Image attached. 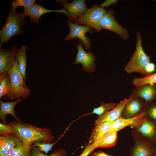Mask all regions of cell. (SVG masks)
Returning <instances> with one entry per match:
<instances>
[{"instance_id":"2","label":"cell","mask_w":156,"mask_h":156,"mask_svg":"<svg viewBox=\"0 0 156 156\" xmlns=\"http://www.w3.org/2000/svg\"><path fill=\"white\" fill-rule=\"evenodd\" d=\"M136 46L133 56L126 64L124 68L128 74L138 73L145 76L149 74L148 67L151 63L150 57L144 52L142 46L141 36L139 32L136 34Z\"/></svg>"},{"instance_id":"35","label":"cell","mask_w":156,"mask_h":156,"mask_svg":"<svg viewBox=\"0 0 156 156\" xmlns=\"http://www.w3.org/2000/svg\"><path fill=\"white\" fill-rule=\"evenodd\" d=\"M151 156H156V153H155V154H154Z\"/></svg>"},{"instance_id":"22","label":"cell","mask_w":156,"mask_h":156,"mask_svg":"<svg viewBox=\"0 0 156 156\" xmlns=\"http://www.w3.org/2000/svg\"><path fill=\"white\" fill-rule=\"evenodd\" d=\"M29 47L25 45H21V47L18 48L16 54V59L18 62L19 70L26 83V60L27 56L26 51Z\"/></svg>"},{"instance_id":"16","label":"cell","mask_w":156,"mask_h":156,"mask_svg":"<svg viewBox=\"0 0 156 156\" xmlns=\"http://www.w3.org/2000/svg\"><path fill=\"white\" fill-rule=\"evenodd\" d=\"M145 103L144 100L140 97L131 98L125 105L121 116L125 118L134 116L142 111Z\"/></svg>"},{"instance_id":"27","label":"cell","mask_w":156,"mask_h":156,"mask_svg":"<svg viewBox=\"0 0 156 156\" xmlns=\"http://www.w3.org/2000/svg\"><path fill=\"white\" fill-rule=\"evenodd\" d=\"M66 153L65 150L59 148L55 150L51 155H48L40 151L37 146H33L31 152V156H65Z\"/></svg>"},{"instance_id":"34","label":"cell","mask_w":156,"mask_h":156,"mask_svg":"<svg viewBox=\"0 0 156 156\" xmlns=\"http://www.w3.org/2000/svg\"><path fill=\"white\" fill-rule=\"evenodd\" d=\"M92 156H113L112 155L107 154L101 151H98L92 153Z\"/></svg>"},{"instance_id":"10","label":"cell","mask_w":156,"mask_h":156,"mask_svg":"<svg viewBox=\"0 0 156 156\" xmlns=\"http://www.w3.org/2000/svg\"><path fill=\"white\" fill-rule=\"evenodd\" d=\"M57 1L65 9L69 14L68 20L73 22L78 17L82 15L88 9L85 0H74L69 3L68 1Z\"/></svg>"},{"instance_id":"17","label":"cell","mask_w":156,"mask_h":156,"mask_svg":"<svg viewBox=\"0 0 156 156\" xmlns=\"http://www.w3.org/2000/svg\"><path fill=\"white\" fill-rule=\"evenodd\" d=\"M138 131L154 144H156V121L147 116L137 127Z\"/></svg>"},{"instance_id":"21","label":"cell","mask_w":156,"mask_h":156,"mask_svg":"<svg viewBox=\"0 0 156 156\" xmlns=\"http://www.w3.org/2000/svg\"><path fill=\"white\" fill-rule=\"evenodd\" d=\"M112 123L106 122L96 125L92 130L88 144H92L108 132L111 128Z\"/></svg>"},{"instance_id":"3","label":"cell","mask_w":156,"mask_h":156,"mask_svg":"<svg viewBox=\"0 0 156 156\" xmlns=\"http://www.w3.org/2000/svg\"><path fill=\"white\" fill-rule=\"evenodd\" d=\"M25 17L23 12L18 13L10 9L6 17V23L0 30V47L4 43L7 44L12 37L19 36L24 33L21 28L25 25Z\"/></svg>"},{"instance_id":"4","label":"cell","mask_w":156,"mask_h":156,"mask_svg":"<svg viewBox=\"0 0 156 156\" xmlns=\"http://www.w3.org/2000/svg\"><path fill=\"white\" fill-rule=\"evenodd\" d=\"M8 72L10 80V87L9 92L5 96V98L11 101L16 98L27 99L31 90L26 86L16 59L14 65Z\"/></svg>"},{"instance_id":"1","label":"cell","mask_w":156,"mask_h":156,"mask_svg":"<svg viewBox=\"0 0 156 156\" xmlns=\"http://www.w3.org/2000/svg\"><path fill=\"white\" fill-rule=\"evenodd\" d=\"M8 124L14 129V135L27 146H32L36 141L51 143L54 140L51 129L48 128H40L29 123L12 120Z\"/></svg>"},{"instance_id":"18","label":"cell","mask_w":156,"mask_h":156,"mask_svg":"<svg viewBox=\"0 0 156 156\" xmlns=\"http://www.w3.org/2000/svg\"><path fill=\"white\" fill-rule=\"evenodd\" d=\"M22 143L14 134L0 135V156H6L16 146Z\"/></svg>"},{"instance_id":"14","label":"cell","mask_w":156,"mask_h":156,"mask_svg":"<svg viewBox=\"0 0 156 156\" xmlns=\"http://www.w3.org/2000/svg\"><path fill=\"white\" fill-rule=\"evenodd\" d=\"M145 112L142 111L134 116L129 118L120 117L112 122L109 131L118 132L119 130L126 126L132 125L137 127L142 122L146 117Z\"/></svg>"},{"instance_id":"19","label":"cell","mask_w":156,"mask_h":156,"mask_svg":"<svg viewBox=\"0 0 156 156\" xmlns=\"http://www.w3.org/2000/svg\"><path fill=\"white\" fill-rule=\"evenodd\" d=\"M22 101V99L18 98L14 101L3 102L0 100V118L4 124H7L5 120L6 116L9 114L12 115L16 120V121L19 122L22 121L17 116L14 111L15 105Z\"/></svg>"},{"instance_id":"6","label":"cell","mask_w":156,"mask_h":156,"mask_svg":"<svg viewBox=\"0 0 156 156\" xmlns=\"http://www.w3.org/2000/svg\"><path fill=\"white\" fill-rule=\"evenodd\" d=\"M67 25L69 27V32L64 40L68 41L73 39L79 38L85 49L90 51L92 49L90 38L86 37L85 34L87 32L93 34L94 33V31L88 26L78 25L73 23L69 20Z\"/></svg>"},{"instance_id":"11","label":"cell","mask_w":156,"mask_h":156,"mask_svg":"<svg viewBox=\"0 0 156 156\" xmlns=\"http://www.w3.org/2000/svg\"><path fill=\"white\" fill-rule=\"evenodd\" d=\"M18 48L15 45L7 49L0 48V75L7 73L14 65Z\"/></svg>"},{"instance_id":"13","label":"cell","mask_w":156,"mask_h":156,"mask_svg":"<svg viewBox=\"0 0 156 156\" xmlns=\"http://www.w3.org/2000/svg\"><path fill=\"white\" fill-rule=\"evenodd\" d=\"M139 97L145 103L156 100V84H144L136 87L132 91L129 98Z\"/></svg>"},{"instance_id":"12","label":"cell","mask_w":156,"mask_h":156,"mask_svg":"<svg viewBox=\"0 0 156 156\" xmlns=\"http://www.w3.org/2000/svg\"><path fill=\"white\" fill-rule=\"evenodd\" d=\"M25 16H29V19L31 23H35L38 24L39 19L43 14L50 12L62 13L65 14L68 17L69 14L64 8L62 9L52 10L44 8L41 5L37 3H35L31 7L27 8H24L23 12Z\"/></svg>"},{"instance_id":"26","label":"cell","mask_w":156,"mask_h":156,"mask_svg":"<svg viewBox=\"0 0 156 156\" xmlns=\"http://www.w3.org/2000/svg\"><path fill=\"white\" fill-rule=\"evenodd\" d=\"M117 104H118L116 103H105L102 102L99 107L94 108L91 114H96L99 116L101 115L105 112L114 109Z\"/></svg>"},{"instance_id":"7","label":"cell","mask_w":156,"mask_h":156,"mask_svg":"<svg viewBox=\"0 0 156 156\" xmlns=\"http://www.w3.org/2000/svg\"><path fill=\"white\" fill-rule=\"evenodd\" d=\"M115 11L112 9L107 10L101 18L100 25L102 29L112 31L118 34L124 40L129 38L128 31L116 21L114 16Z\"/></svg>"},{"instance_id":"25","label":"cell","mask_w":156,"mask_h":156,"mask_svg":"<svg viewBox=\"0 0 156 156\" xmlns=\"http://www.w3.org/2000/svg\"><path fill=\"white\" fill-rule=\"evenodd\" d=\"M131 83L135 87L144 84H156V72L142 77H134Z\"/></svg>"},{"instance_id":"29","label":"cell","mask_w":156,"mask_h":156,"mask_svg":"<svg viewBox=\"0 0 156 156\" xmlns=\"http://www.w3.org/2000/svg\"><path fill=\"white\" fill-rule=\"evenodd\" d=\"M142 110L148 117L156 121V103L152 101L145 103Z\"/></svg>"},{"instance_id":"9","label":"cell","mask_w":156,"mask_h":156,"mask_svg":"<svg viewBox=\"0 0 156 156\" xmlns=\"http://www.w3.org/2000/svg\"><path fill=\"white\" fill-rule=\"evenodd\" d=\"M135 139L130 151V156H151L156 153V146L147 138Z\"/></svg>"},{"instance_id":"5","label":"cell","mask_w":156,"mask_h":156,"mask_svg":"<svg viewBox=\"0 0 156 156\" xmlns=\"http://www.w3.org/2000/svg\"><path fill=\"white\" fill-rule=\"evenodd\" d=\"M106 12L105 9L100 8L98 4H94L76 18L73 22L78 25L88 26L94 29L97 32H99L102 29L100 22Z\"/></svg>"},{"instance_id":"8","label":"cell","mask_w":156,"mask_h":156,"mask_svg":"<svg viewBox=\"0 0 156 156\" xmlns=\"http://www.w3.org/2000/svg\"><path fill=\"white\" fill-rule=\"evenodd\" d=\"M83 45L80 40L79 41V44L76 43L77 53L74 64H81L82 68L84 71L90 73L93 72H94L96 67L94 61L96 57L91 52H86L83 49Z\"/></svg>"},{"instance_id":"23","label":"cell","mask_w":156,"mask_h":156,"mask_svg":"<svg viewBox=\"0 0 156 156\" xmlns=\"http://www.w3.org/2000/svg\"><path fill=\"white\" fill-rule=\"evenodd\" d=\"M33 145L27 146H24L22 143L16 146L6 156H31V150L33 147Z\"/></svg>"},{"instance_id":"33","label":"cell","mask_w":156,"mask_h":156,"mask_svg":"<svg viewBox=\"0 0 156 156\" xmlns=\"http://www.w3.org/2000/svg\"><path fill=\"white\" fill-rule=\"evenodd\" d=\"M118 1L117 0H106L101 4L99 5V6L100 8H104L105 7L107 8L110 5H115Z\"/></svg>"},{"instance_id":"15","label":"cell","mask_w":156,"mask_h":156,"mask_svg":"<svg viewBox=\"0 0 156 156\" xmlns=\"http://www.w3.org/2000/svg\"><path fill=\"white\" fill-rule=\"evenodd\" d=\"M131 98L124 99L118 104L113 109L107 112L101 116H99L95 121L94 125L106 122H112L120 118L125 105Z\"/></svg>"},{"instance_id":"32","label":"cell","mask_w":156,"mask_h":156,"mask_svg":"<svg viewBox=\"0 0 156 156\" xmlns=\"http://www.w3.org/2000/svg\"><path fill=\"white\" fill-rule=\"evenodd\" d=\"M96 149L94 144H88L85 146L82 153L79 156H88Z\"/></svg>"},{"instance_id":"28","label":"cell","mask_w":156,"mask_h":156,"mask_svg":"<svg viewBox=\"0 0 156 156\" xmlns=\"http://www.w3.org/2000/svg\"><path fill=\"white\" fill-rule=\"evenodd\" d=\"M62 136V135L58 138L55 142L52 143H46L40 141L35 142L33 144V146H37L40 151L44 152L45 154H47L50 151L52 150L53 146Z\"/></svg>"},{"instance_id":"36","label":"cell","mask_w":156,"mask_h":156,"mask_svg":"<svg viewBox=\"0 0 156 156\" xmlns=\"http://www.w3.org/2000/svg\"><path fill=\"white\" fill-rule=\"evenodd\" d=\"M155 1L156 2V0H155Z\"/></svg>"},{"instance_id":"31","label":"cell","mask_w":156,"mask_h":156,"mask_svg":"<svg viewBox=\"0 0 156 156\" xmlns=\"http://www.w3.org/2000/svg\"><path fill=\"white\" fill-rule=\"evenodd\" d=\"M14 129L10 125L0 123V135L6 134H14Z\"/></svg>"},{"instance_id":"30","label":"cell","mask_w":156,"mask_h":156,"mask_svg":"<svg viewBox=\"0 0 156 156\" xmlns=\"http://www.w3.org/2000/svg\"><path fill=\"white\" fill-rule=\"evenodd\" d=\"M35 0H16L11 1L10 5L11 9L16 10V8L19 6H22L24 8H29L35 3Z\"/></svg>"},{"instance_id":"24","label":"cell","mask_w":156,"mask_h":156,"mask_svg":"<svg viewBox=\"0 0 156 156\" xmlns=\"http://www.w3.org/2000/svg\"><path fill=\"white\" fill-rule=\"evenodd\" d=\"M10 80L8 72L0 75V100L9 92Z\"/></svg>"},{"instance_id":"20","label":"cell","mask_w":156,"mask_h":156,"mask_svg":"<svg viewBox=\"0 0 156 156\" xmlns=\"http://www.w3.org/2000/svg\"><path fill=\"white\" fill-rule=\"evenodd\" d=\"M117 132L109 131L93 143L95 148H108L115 145L117 140Z\"/></svg>"}]
</instances>
